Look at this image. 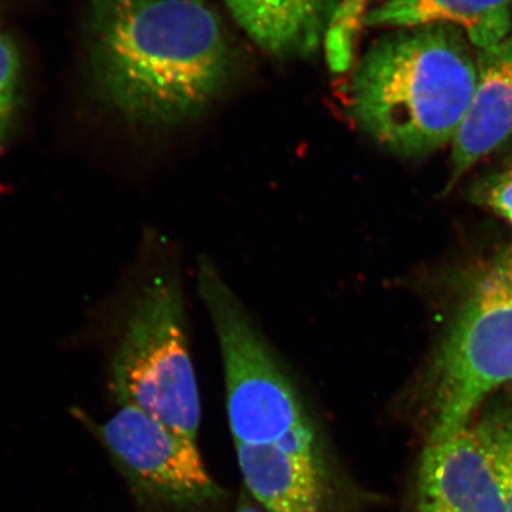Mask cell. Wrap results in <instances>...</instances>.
<instances>
[{
	"instance_id": "9",
	"label": "cell",
	"mask_w": 512,
	"mask_h": 512,
	"mask_svg": "<svg viewBox=\"0 0 512 512\" xmlns=\"http://www.w3.org/2000/svg\"><path fill=\"white\" fill-rule=\"evenodd\" d=\"M239 28L279 59L311 56L325 39L338 0H225Z\"/></svg>"
},
{
	"instance_id": "16",
	"label": "cell",
	"mask_w": 512,
	"mask_h": 512,
	"mask_svg": "<svg viewBox=\"0 0 512 512\" xmlns=\"http://www.w3.org/2000/svg\"><path fill=\"white\" fill-rule=\"evenodd\" d=\"M507 168H511L512 170V157L510 158V161H508Z\"/></svg>"
},
{
	"instance_id": "4",
	"label": "cell",
	"mask_w": 512,
	"mask_h": 512,
	"mask_svg": "<svg viewBox=\"0 0 512 512\" xmlns=\"http://www.w3.org/2000/svg\"><path fill=\"white\" fill-rule=\"evenodd\" d=\"M429 443L453 436L512 383V248L468 286L429 370Z\"/></svg>"
},
{
	"instance_id": "11",
	"label": "cell",
	"mask_w": 512,
	"mask_h": 512,
	"mask_svg": "<svg viewBox=\"0 0 512 512\" xmlns=\"http://www.w3.org/2000/svg\"><path fill=\"white\" fill-rule=\"evenodd\" d=\"M484 406L487 409L480 410L478 420L470 423L476 427L478 436L493 458L503 485L507 512H512V392Z\"/></svg>"
},
{
	"instance_id": "7",
	"label": "cell",
	"mask_w": 512,
	"mask_h": 512,
	"mask_svg": "<svg viewBox=\"0 0 512 512\" xmlns=\"http://www.w3.org/2000/svg\"><path fill=\"white\" fill-rule=\"evenodd\" d=\"M414 512H507L503 485L473 423L427 441L417 467Z\"/></svg>"
},
{
	"instance_id": "15",
	"label": "cell",
	"mask_w": 512,
	"mask_h": 512,
	"mask_svg": "<svg viewBox=\"0 0 512 512\" xmlns=\"http://www.w3.org/2000/svg\"><path fill=\"white\" fill-rule=\"evenodd\" d=\"M232 512H266L259 507L258 504L252 500L251 497L244 490H241L239 493L238 500L235 501L234 508H232Z\"/></svg>"
},
{
	"instance_id": "13",
	"label": "cell",
	"mask_w": 512,
	"mask_h": 512,
	"mask_svg": "<svg viewBox=\"0 0 512 512\" xmlns=\"http://www.w3.org/2000/svg\"><path fill=\"white\" fill-rule=\"evenodd\" d=\"M22 63L18 46L0 32V143L8 136L18 106Z\"/></svg>"
},
{
	"instance_id": "8",
	"label": "cell",
	"mask_w": 512,
	"mask_h": 512,
	"mask_svg": "<svg viewBox=\"0 0 512 512\" xmlns=\"http://www.w3.org/2000/svg\"><path fill=\"white\" fill-rule=\"evenodd\" d=\"M477 82L466 117L451 143V190L485 158L512 143V29L497 45L478 50Z\"/></svg>"
},
{
	"instance_id": "2",
	"label": "cell",
	"mask_w": 512,
	"mask_h": 512,
	"mask_svg": "<svg viewBox=\"0 0 512 512\" xmlns=\"http://www.w3.org/2000/svg\"><path fill=\"white\" fill-rule=\"evenodd\" d=\"M89 49L101 99L140 126L194 119L231 76L227 37L201 0H93Z\"/></svg>"
},
{
	"instance_id": "5",
	"label": "cell",
	"mask_w": 512,
	"mask_h": 512,
	"mask_svg": "<svg viewBox=\"0 0 512 512\" xmlns=\"http://www.w3.org/2000/svg\"><path fill=\"white\" fill-rule=\"evenodd\" d=\"M183 291L177 276H151L128 313L111 359L119 406L140 412L197 441L201 397L192 362Z\"/></svg>"
},
{
	"instance_id": "1",
	"label": "cell",
	"mask_w": 512,
	"mask_h": 512,
	"mask_svg": "<svg viewBox=\"0 0 512 512\" xmlns=\"http://www.w3.org/2000/svg\"><path fill=\"white\" fill-rule=\"evenodd\" d=\"M198 288L217 333L242 490L266 512H346L367 494L295 373L210 259Z\"/></svg>"
},
{
	"instance_id": "6",
	"label": "cell",
	"mask_w": 512,
	"mask_h": 512,
	"mask_svg": "<svg viewBox=\"0 0 512 512\" xmlns=\"http://www.w3.org/2000/svg\"><path fill=\"white\" fill-rule=\"evenodd\" d=\"M126 481L137 512H229L232 494L211 476L197 441L136 407L103 423L84 419Z\"/></svg>"
},
{
	"instance_id": "12",
	"label": "cell",
	"mask_w": 512,
	"mask_h": 512,
	"mask_svg": "<svg viewBox=\"0 0 512 512\" xmlns=\"http://www.w3.org/2000/svg\"><path fill=\"white\" fill-rule=\"evenodd\" d=\"M369 3L370 0H338L323 39L330 67L336 72L348 69L352 63L357 36L367 25L372 9Z\"/></svg>"
},
{
	"instance_id": "3",
	"label": "cell",
	"mask_w": 512,
	"mask_h": 512,
	"mask_svg": "<svg viewBox=\"0 0 512 512\" xmlns=\"http://www.w3.org/2000/svg\"><path fill=\"white\" fill-rule=\"evenodd\" d=\"M477 82L476 56L450 25L399 29L380 37L350 83L353 119L367 136L404 158L453 143Z\"/></svg>"
},
{
	"instance_id": "10",
	"label": "cell",
	"mask_w": 512,
	"mask_h": 512,
	"mask_svg": "<svg viewBox=\"0 0 512 512\" xmlns=\"http://www.w3.org/2000/svg\"><path fill=\"white\" fill-rule=\"evenodd\" d=\"M367 25L396 29L456 26L481 50L497 45L510 33L511 0H380L370 9Z\"/></svg>"
},
{
	"instance_id": "14",
	"label": "cell",
	"mask_w": 512,
	"mask_h": 512,
	"mask_svg": "<svg viewBox=\"0 0 512 512\" xmlns=\"http://www.w3.org/2000/svg\"><path fill=\"white\" fill-rule=\"evenodd\" d=\"M480 201L487 205L494 214L512 225V170L505 168L501 173L493 175L477 192Z\"/></svg>"
},
{
	"instance_id": "17",
	"label": "cell",
	"mask_w": 512,
	"mask_h": 512,
	"mask_svg": "<svg viewBox=\"0 0 512 512\" xmlns=\"http://www.w3.org/2000/svg\"><path fill=\"white\" fill-rule=\"evenodd\" d=\"M201 2H204V0H201Z\"/></svg>"
}]
</instances>
